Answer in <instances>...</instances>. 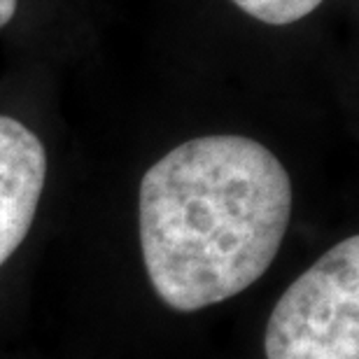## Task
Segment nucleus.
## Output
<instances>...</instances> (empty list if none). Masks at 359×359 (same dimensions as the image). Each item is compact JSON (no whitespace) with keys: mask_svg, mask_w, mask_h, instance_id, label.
I'll list each match as a JSON object with an SVG mask.
<instances>
[{"mask_svg":"<svg viewBox=\"0 0 359 359\" xmlns=\"http://www.w3.org/2000/svg\"><path fill=\"white\" fill-rule=\"evenodd\" d=\"M140 248L168 308L194 313L245 292L276 259L292 180L245 135H203L163 154L140 182Z\"/></svg>","mask_w":359,"mask_h":359,"instance_id":"f257e3e1","label":"nucleus"},{"mask_svg":"<svg viewBox=\"0 0 359 359\" xmlns=\"http://www.w3.org/2000/svg\"><path fill=\"white\" fill-rule=\"evenodd\" d=\"M266 359H359V238L341 241L273 308Z\"/></svg>","mask_w":359,"mask_h":359,"instance_id":"f03ea898","label":"nucleus"},{"mask_svg":"<svg viewBox=\"0 0 359 359\" xmlns=\"http://www.w3.org/2000/svg\"><path fill=\"white\" fill-rule=\"evenodd\" d=\"M45 180V145L19 119L0 114V266L31 231Z\"/></svg>","mask_w":359,"mask_h":359,"instance_id":"7ed1b4c3","label":"nucleus"},{"mask_svg":"<svg viewBox=\"0 0 359 359\" xmlns=\"http://www.w3.org/2000/svg\"><path fill=\"white\" fill-rule=\"evenodd\" d=\"M231 3L262 24L287 26L315 12L322 0H231Z\"/></svg>","mask_w":359,"mask_h":359,"instance_id":"20e7f679","label":"nucleus"},{"mask_svg":"<svg viewBox=\"0 0 359 359\" xmlns=\"http://www.w3.org/2000/svg\"><path fill=\"white\" fill-rule=\"evenodd\" d=\"M17 3H19V0H0V28L7 26L14 19Z\"/></svg>","mask_w":359,"mask_h":359,"instance_id":"39448f33","label":"nucleus"}]
</instances>
